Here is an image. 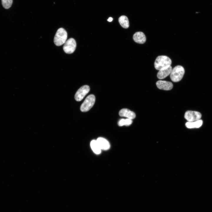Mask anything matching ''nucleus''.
<instances>
[{
    "instance_id": "nucleus-9",
    "label": "nucleus",
    "mask_w": 212,
    "mask_h": 212,
    "mask_svg": "<svg viewBox=\"0 0 212 212\" xmlns=\"http://www.w3.org/2000/svg\"><path fill=\"white\" fill-rule=\"evenodd\" d=\"M172 69V67L170 66L163 68L159 70L158 72L157 77L160 79L165 78L170 74Z\"/></svg>"
},
{
    "instance_id": "nucleus-10",
    "label": "nucleus",
    "mask_w": 212,
    "mask_h": 212,
    "mask_svg": "<svg viewBox=\"0 0 212 212\" xmlns=\"http://www.w3.org/2000/svg\"><path fill=\"white\" fill-rule=\"evenodd\" d=\"M133 38L135 42L140 44L145 43L146 41L145 35L144 33L141 32L135 33L133 35Z\"/></svg>"
},
{
    "instance_id": "nucleus-15",
    "label": "nucleus",
    "mask_w": 212,
    "mask_h": 212,
    "mask_svg": "<svg viewBox=\"0 0 212 212\" xmlns=\"http://www.w3.org/2000/svg\"><path fill=\"white\" fill-rule=\"evenodd\" d=\"M119 22L121 26L124 28H127L129 26V20L125 16H122L119 18Z\"/></svg>"
},
{
    "instance_id": "nucleus-4",
    "label": "nucleus",
    "mask_w": 212,
    "mask_h": 212,
    "mask_svg": "<svg viewBox=\"0 0 212 212\" xmlns=\"http://www.w3.org/2000/svg\"><path fill=\"white\" fill-rule=\"evenodd\" d=\"M95 96L93 95H88L81 105L80 109L82 112L89 111L93 106L95 101Z\"/></svg>"
},
{
    "instance_id": "nucleus-12",
    "label": "nucleus",
    "mask_w": 212,
    "mask_h": 212,
    "mask_svg": "<svg viewBox=\"0 0 212 212\" xmlns=\"http://www.w3.org/2000/svg\"><path fill=\"white\" fill-rule=\"evenodd\" d=\"M119 113L120 116L125 117L131 119L135 118L136 116L134 112L126 108L122 109L120 110Z\"/></svg>"
},
{
    "instance_id": "nucleus-8",
    "label": "nucleus",
    "mask_w": 212,
    "mask_h": 212,
    "mask_svg": "<svg viewBox=\"0 0 212 212\" xmlns=\"http://www.w3.org/2000/svg\"><path fill=\"white\" fill-rule=\"evenodd\" d=\"M156 85L159 89L165 90H170L173 87V84L171 82L160 80L156 82Z\"/></svg>"
},
{
    "instance_id": "nucleus-7",
    "label": "nucleus",
    "mask_w": 212,
    "mask_h": 212,
    "mask_svg": "<svg viewBox=\"0 0 212 212\" xmlns=\"http://www.w3.org/2000/svg\"><path fill=\"white\" fill-rule=\"evenodd\" d=\"M90 90V87L87 85L81 87L76 92L74 96L75 100L77 101L82 100Z\"/></svg>"
},
{
    "instance_id": "nucleus-19",
    "label": "nucleus",
    "mask_w": 212,
    "mask_h": 212,
    "mask_svg": "<svg viewBox=\"0 0 212 212\" xmlns=\"http://www.w3.org/2000/svg\"><path fill=\"white\" fill-rule=\"evenodd\" d=\"M112 20H113V18L111 17H110L107 19V21H108L109 22H111L112 21Z\"/></svg>"
},
{
    "instance_id": "nucleus-17",
    "label": "nucleus",
    "mask_w": 212,
    "mask_h": 212,
    "mask_svg": "<svg viewBox=\"0 0 212 212\" xmlns=\"http://www.w3.org/2000/svg\"><path fill=\"white\" fill-rule=\"evenodd\" d=\"M118 124L119 126H122L126 125V120L125 119H122L120 120L118 122Z\"/></svg>"
},
{
    "instance_id": "nucleus-18",
    "label": "nucleus",
    "mask_w": 212,
    "mask_h": 212,
    "mask_svg": "<svg viewBox=\"0 0 212 212\" xmlns=\"http://www.w3.org/2000/svg\"><path fill=\"white\" fill-rule=\"evenodd\" d=\"M126 120V125L125 126H128L130 125L132 123V119L129 118H127Z\"/></svg>"
},
{
    "instance_id": "nucleus-13",
    "label": "nucleus",
    "mask_w": 212,
    "mask_h": 212,
    "mask_svg": "<svg viewBox=\"0 0 212 212\" xmlns=\"http://www.w3.org/2000/svg\"><path fill=\"white\" fill-rule=\"evenodd\" d=\"M202 120L195 121L192 122H187L186 123V126L188 128H197L201 127L203 124Z\"/></svg>"
},
{
    "instance_id": "nucleus-14",
    "label": "nucleus",
    "mask_w": 212,
    "mask_h": 212,
    "mask_svg": "<svg viewBox=\"0 0 212 212\" xmlns=\"http://www.w3.org/2000/svg\"><path fill=\"white\" fill-rule=\"evenodd\" d=\"M90 145L92 150L96 154L100 153L102 150L96 140H92L91 142Z\"/></svg>"
},
{
    "instance_id": "nucleus-6",
    "label": "nucleus",
    "mask_w": 212,
    "mask_h": 212,
    "mask_svg": "<svg viewBox=\"0 0 212 212\" xmlns=\"http://www.w3.org/2000/svg\"><path fill=\"white\" fill-rule=\"evenodd\" d=\"M201 117V113L198 112L187 111L185 113V118L188 122H192L200 120Z\"/></svg>"
},
{
    "instance_id": "nucleus-16",
    "label": "nucleus",
    "mask_w": 212,
    "mask_h": 212,
    "mask_svg": "<svg viewBox=\"0 0 212 212\" xmlns=\"http://www.w3.org/2000/svg\"><path fill=\"white\" fill-rule=\"evenodd\" d=\"M13 0H1L3 7L5 9H8L11 6Z\"/></svg>"
},
{
    "instance_id": "nucleus-3",
    "label": "nucleus",
    "mask_w": 212,
    "mask_h": 212,
    "mask_svg": "<svg viewBox=\"0 0 212 212\" xmlns=\"http://www.w3.org/2000/svg\"><path fill=\"white\" fill-rule=\"evenodd\" d=\"M185 70L182 66H175L172 69L170 74V79L173 82H178L182 79Z\"/></svg>"
},
{
    "instance_id": "nucleus-5",
    "label": "nucleus",
    "mask_w": 212,
    "mask_h": 212,
    "mask_svg": "<svg viewBox=\"0 0 212 212\" xmlns=\"http://www.w3.org/2000/svg\"><path fill=\"white\" fill-rule=\"evenodd\" d=\"M76 47V43L75 39L70 38L66 41L64 44L63 49L67 54H71L75 50Z\"/></svg>"
},
{
    "instance_id": "nucleus-11",
    "label": "nucleus",
    "mask_w": 212,
    "mask_h": 212,
    "mask_svg": "<svg viewBox=\"0 0 212 212\" xmlns=\"http://www.w3.org/2000/svg\"><path fill=\"white\" fill-rule=\"evenodd\" d=\"M96 140L101 150H107L110 148V143L106 139L103 138L99 137Z\"/></svg>"
},
{
    "instance_id": "nucleus-1",
    "label": "nucleus",
    "mask_w": 212,
    "mask_h": 212,
    "mask_svg": "<svg viewBox=\"0 0 212 212\" xmlns=\"http://www.w3.org/2000/svg\"><path fill=\"white\" fill-rule=\"evenodd\" d=\"M172 63L171 59L165 55L158 56L154 62L155 69L159 70L163 68L170 66Z\"/></svg>"
},
{
    "instance_id": "nucleus-2",
    "label": "nucleus",
    "mask_w": 212,
    "mask_h": 212,
    "mask_svg": "<svg viewBox=\"0 0 212 212\" xmlns=\"http://www.w3.org/2000/svg\"><path fill=\"white\" fill-rule=\"evenodd\" d=\"M67 34L66 30L62 28H59L57 30L54 38V42L57 46H60L66 42Z\"/></svg>"
}]
</instances>
